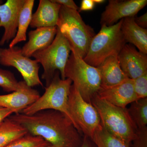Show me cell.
<instances>
[{
  "label": "cell",
  "mask_w": 147,
  "mask_h": 147,
  "mask_svg": "<svg viewBox=\"0 0 147 147\" xmlns=\"http://www.w3.org/2000/svg\"><path fill=\"white\" fill-rule=\"evenodd\" d=\"M88 138V137L85 136V137L83 138L82 146L80 147H92Z\"/></svg>",
  "instance_id": "31"
},
{
  "label": "cell",
  "mask_w": 147,
  "mask_h": 147,
  "mask_svg": "<svg viewBox=\"0 0 147 147\" xmlns=\"http://www.w3.org/2000/svg\"><path fill=\"white\" fill-rule=\"evenodd\" d=\"M72 81L69 79L63 80L59 71H56L51 83L45 88V92L32 105L22 110L21 113L27 115H34L43 110H52L63 113L72 122L81 134V131L69 111V95Z\"/></svg>",
  "instance_id": "3"
},
{
  "label": "cell",
  "mask_w": 147,
  "mask_h": 147,
  "mask_svg": "<svg viewBox=\"0 0 147 147\" xmlns=\"http://www.w3.org/2000/svg\"><path fill=\"white\" fill-rule=\"evenodd\" d=\"M121 68L129 79H134L147 72V55L125 44L118 56Z\"/></svg>",
  "instance_id": "12"
},
{
  "label": "cell",
  "mask_w": 147,
  "mask_h": 147,
  "mask_svg": "<svg viewBox=\"0 0 147 147\" xmlns=\"http://www.w3.org/2000/svg\"><path fill=\"white\" fill-rule=\"evenodd\" d=\"M2 3H3V1H1V0H0V5H1L2 4Z\"/></svg>",
  "instance_id": "33"
},
{
  "label": "cell",
  "mask_w": 147,
  "mask_h": 147,
  "mask_svg": "<svg viewBox=\"0 0 147 147\" xmlns=\"http://www.w3.org/2000/svg\"><path fill=\"white\" fill-rule=\"evenodd\" d=\"M91 103L97 110L102 126L110 134L131 144L136 135L137 127L129 114L127 109L111 104L95 96Z\"/></svg>",
  "instance_id": "5"
},
{
  "label": "cell",
  "mask_w": 147,
  "mask_h": 147,
  "mask_svg": "<svg viewBox=\"0 0 147 147\" xmlns=\"http://www.w3.org/2000/svg\"><path fill=\"white\" fill-rule=\"evenodd\" d=\"M13 113L15 114L14 110L0 106V125L5 119L9 117Z\"/></svg>",
  "instance_id": "29"
},
{
  "label": "cell",
  "mask_w": 147,
  "mask_h": 147,
  "mask_svg": "<svg viewBox=\"0 0 147 147\" xmlns=\"http://www.w3.org/2000/svg\"><path fill=\"white\" fill-rule=\"evenodd\" d=\"M95 4L93 0H83L78 11L79 13L83 11L92 10L94 8Z\"/></svg>",
  "instance_id": "28"
},
{
  "label": "cell",
  "mask_w": 147,
  "mask_h": 147,
  "mask_svg": "<svg viewBox=\"0 0 147 147\" xmlns=\"http://www.w3.org/2000/svg\"><path fill=\"white\" fill-rule=\"evenodd\" d=\"M68 106L69 112L81 132L91 139L101 126L99 114L91 102L84 100L73 84L69 95Z\"/></svg>",
  "instance_id": "8"
},
{
  "label": "cell",
  "mask_w": 147,
  "mask_h": 147,
  "mask_svg": "<svg viewBox=\"0 0 147 147\" xmlns=\"http://www.w3.org/2000/svg\"><path fill=\"white\" fill-rule=\"evenodd\" d=\"M0 65L16 68L29 86L43 87L38 75L39 63L35 60L24 56L21 47L15 46L0 48Z\"/></svg>",
  "instance_id": "9"
},
{
  "label": "cell",
  "mask_w": 147,
  "mask_h": 147,
  "mask_svg": "<svg viewBox=\"0 0 147 147\" xmlns=\"http://www.w3.org/2000/svg\"><path fill=\"white\" fill-rule=\"evenodd\" d=\"M131 147H147V127L137 128Z\"/></svg>",
  "instance_id": "26"
},
{
  "label": "cell",
  "mask_w": 147,
  "mask_h": 147,
  "mask_svg": "<svg viewBox=\"0 0 147 147\" xmlns=\"http://www.w3.org/2000/svg\"><path fill=\"white\" fill-rule=\"evenodd\" d=\"M134 20L135 23L139 27L144 29H146L147 27V13L139 17H134Z\"/></svg>",
  "instance_id": "30"
},
{
  "label": "cell",
  "mask_w": 147,
  "mask_h": 147,
  "mask_svg": "<svg viewBox=\"0 0 147 147\" xmlns=\"http://www.w3.org/2000/svg\"><path fill=\"white\" fill-rule=\"evenodd\" d=\"M70 52L69 43L57 28V34L51 45L36 52L32 56L43 67L41 78L45 80L46 87L51 83L56 71H59L61 79H66L65 69Z\"/></svg>",
  "instance_id": "7"
},
{
  "label": "cell",
  "mask_w": 147,
  "mask_h": 147,
  "mask_svg": "<svg viewBox=\"0 0 147 147\" xmlns=\"http://www.w3.org/2000/svg\"><path fill=\"white\" fill-rule=\"evenodd\" d=\"M28 134L27 130L9 118L0 125V147H5Z\"/></svg>",
  "instance_id": "20"
},
{
  "label": "cell",
  "mask_w": 147,
  "mask_h": 147,
  "mask_svg": "<svg viewBox=\"0 0 147 147\" xmlns=\"http://www.w3.org/2000/svg\"><path fill=\"white\" fill-rule=\"evenodd\" d=\"M34 3V0L25 1L19 15L17 33L9 44V47H14L19 42L26 40L27 31L31 21Z\"/></svg>",
  "instance_id": "19"
},
{
  "label": "cell",
  "mask_w": 147,
  "mask_h": 147,
  "mask_svg": "<svg viewBox=\"0 0 147 147\" xmlns=\"http://www.w3.org/2000/svg\"><path fill=\"white\" fill-rule=\"evenodd\" d=\"M147 4V0H110L101 14L100 24L110 26L123 18L134 17Z\"/></svg>",
  "instance_id": "10"
},
{
  "label": "cell",
  "mask_w": 147,
  "mask_h": 147,
  "mask_svg": "<svg viewBox=\"0 0 147 147\" xmlns=\"http://www.w3.org/2000/svg\"><path fill=\"white\" fill-rule=\"evenodd\" d=\"M94 3L100 4L104 3L105 1L104 0H93Z\"/></svg>",
  "instance_id": "32"
},
{
  "label": "cell",
  "mask_w": 147,
  "mask_h": 147,
  "mask_svg": "<svg viewBox=\"0 0 147 147\" xmlns=\"http://www.w3.org/2000/svg\"><path fill=\"white\" fill-rule=\"evenodd\" d=\"M66 79H69L84 100L91 102L97 94L101 83L99 69L87 63L83 59L71 53L65 69Z\"/></svg>",
  "instance_id": "6"
},
{
  "label": "cell",
  "mask_w": 147,
  "mask_h": 147,
  "mask_svg": "<svg viewBox=\"0 0 147 147\" xmlns=\"http://www.w3.org/2000/svg\"><path fill=\"white\" fill-rule=\"evenodd\" d=\"M20 82V87L15 91L0 95V106L14 110L15 114L21 113L40 96L37 90L29 86L24 81Z\"/></svg>",
  "instance_id": "14"
},
{
  "label": "cell",
  "mask_w": 147,
  "mask_h": 147,
  "mask_svg": "<svg viewBox=\"0 0 147 147\" xmlns=\"http://www.w3.org/2000/svg\"><path fill=\"white\" fill-rule=\"evenodd\" d=\"M20 86V82L17 81L13 73L0 68V87L4 91L7 92L15 91Z\"/></svg>",
  "instance_id": "24"
},
{
  "label": "cell",
  "mask_w": 147,
  "mask_h": 147,
  "mask_svg": "<svg viewBox=\"0 0 147 147\" xmlns=\"http://www.w3.org/2000/svg\"><path fill=\"white\" fill-rule=\"evenodd\" d=\"M9 118L28 134L41 137L53 147H80L83 139L71 121L63 113L48 110L27 115L21 113Z\"/></svg>",
  "instance_id": "1"
},
{
  "label": "cell",
  "mask_w": 147,
  "mask_h": 147,
  "mask_svg": "<svg viewBox=\"0 0 147 147\" xmlns=\"http://www.w3.org/2000/svg\"><path fill=\"white\" fill-rule=\"evenodd\" d=\"M121 31L126 43L129 42L137 47L139 51L147 54V30L138 26L134 17L123 19Z\"/></svg>",
  "instance_id": "17"
},
{
  "label": "cell",
  "mask_w": 147,
  "mask_h": 147,
  "mask_svg": "<svg viewBox=\"0 0 147 147\" xmlns=\"http://www.w3.org/2000/svg\"><path fill=\"white\" fill-rule=\"evenodd\" d=\"M98 67L101 74V86H113L128 79L121 68L118 56L109 57Z\"/></svg>",
  "instance_id": "18"
},
{
  "label": "cell",
  "mask_w": 147,
  "mask_h": 147,
  "mask_svg": "<svg viewBox=\"0 0 147 147\" xmlns=\"http://www.w3.org/2000/svg\"><path fill=\"white\" fill-rule=\"evenodd\" d=\"M133 81L134 92L138 100L147 98V72Z\"/></svg>",
  "instance_id": "25"
},
{
  "label": "cell",
  "mask_w": 147,
  "mask_h": 147,
  "mask_svg": "<svg viewBox=\"0 0 147 147\" xmlns=\"http://www.w3.org/2000/svg\"><path fill=\"white\" fill-rule=\"evenodd\" d=\"M61 6L53 0H40L37 9L32 15L30 26L33 28L56 26Z\"/></svg>",
  "instance_id": "16"
},
{
  "label": "cell",
  "mask_w": 147,
  "mask_h": 147,
  "mask_svg": "<svg viewBox=\"0 0 147 147\" xmlns=\"http://www.w3.org/2000/svg\"><path fill=\"white\" fill-rule=\"evenodd\" d=\"M96 95L113 105L124 108L138 100L134 92L133 80L129 78L113 86H100Z\"/></svg>",
  "instance_id": "13"
},
{
  "label": "cell",
  "mask_w": 147,
  "mask_h": 147,
  "mask_svg": "<svg viewBox=\"0 0 147 147\" xmlns=\"http://www.w3.org/2000/svg\"><path fill=\"white\" fill-rule=\"evenodd\" d=\"M57 32V26L42 27L29 32V40L21 48L24 56L31 57L36 52L51 45Z\"/></svg>",
  "instance_id": "15"
},
{
  "label": "cell",
  "mask_w": 147,
  "mask_h": 147,
  "mask_svg": "<svg viewBox=\"0 0 147 147\" xmlns=\"http://www.w3.org/2000/svg\"><path fill=\"white\" fill-rule=\"evenodd\" d=\"M26 0H7L0 5V28L4 29L0 45L8 43L15 37L18 28V19Z\"/></svg>",
  "instance_id": "11"
},
{
  "label": "cell",
  "mask_w": 147,
  "mask_h": 147,
  "mask_svg": "<svg viewBox=\"0 0 147 147\" xmlns=\"http://www.w3.org/2000/svg\"><path fill=\"white\" fill-rule=\"evenodd\" d=\"M91 139L98 147H130V144L109 133L102 124Z\"/></svg>",
  "instance_id": "21"
},
{
  "label": "cell",
  "mask_w": 147,
  "mask_h": 147,
  "mask_svg": "<svg viewBox=\"0 0 147 147\" xmlns=\"http://www.w3.org/2000/svg\"><path fill=\"white\" fill-rule=\"evenodd\" d=\"M123 19L113 26L102 25L98 33L92 40L83 59L88 64L98 67L107 58L118 56L126 44L121 31Z\"/></svg>",
  "instance_id": "4"
},
{
  "label": "cell",
  "mask_w": 147,
  "mask_h": 147,
  "mask_svg": "<svg viewBox=\"0 0 147 147\" xmlns=\"http://www.w3.org/2000/svg\"><path fill=\"white\" fill-rule=\"evenodd\" d=\"M56 26L68 41L71 53L84 59L95 34L78 11L61 6Z\"/></svg>",
  "instance_id": "2"
},
{
  "label": "cell",
  "mask_w": 147,
  "mask_h": 147,
  "mask_svg": "<svg viewBox=\"0 0 147 147\" xmlns=\"http://www.w3.org/2000/svg\"><path fill=\"white\" fill-rule=\"evenodd\" d=\"M5 147H53L41 137L29 134L16 139Z\"/></svg>",
  "instance_id": "23"
},
{
  "label": "cell",
  "mask_w": 147,
  "mask_h": 147,
  "mask_svg": "<svg viewBox=\"0 0 147 147\" xmlns=\"http://www.w3.org/2000/svg\"><path fill=\"white\" fill-rule=\"evenodd\" d=\"M127 111L137 128L147 126V98L132 102Z\"/></svg>",
  "instance_id": "22"
},
{
  "label": "cell",
  "mask_w": 147,
  "mask_h": 147,
  "mask_svg": "<svg viewBox=\"0 0 147 147\" xmlns=\"http://www.w3.org/2000/svg\"><path fill=\"white\" fill-rule=\"evenodd\" d=\"M55 2L64 6L67 8L74 9V10H79V7L76 5L72 0H53Z\"/></svg>",
  "instance_id": "27"
}]
</instances>
